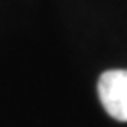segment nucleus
Returning a JSON list of instances; mask_svg holds the SVG:
<instances>
[{
    "label": "nucleus",
    "instance_id": "obj_1",
    "mask_svg": "<svg viewBox=\"0 0 127 127\" xmlns=\"http://www.w3.org/2000/svg\"><path fill=\"white\" fill-rule=\"evenodd\" d=\"M97 94L111 118L127 122V69L104 71L97 81Z\"/></svg>",
    "mask_w": 127,
    "mask_h": 127
}]
</instances>
